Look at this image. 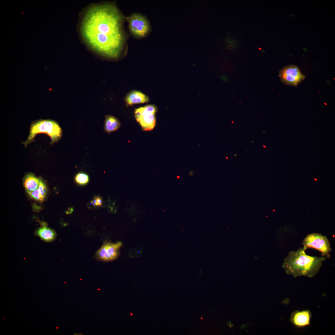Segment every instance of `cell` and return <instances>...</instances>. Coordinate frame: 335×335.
<instances>
[{
    "label": "cell",
    "mask_w": 335,
    "mask_h": 335,
    "mask_svg": "<svg viewBox=\"0 0 335 335\" xmlns=\"http://www.w3.org/2000/svg\"><path fill=\"white\" fill-rule=\"evenodd\" d=\"M128 29L134 37L143 38L147 35L151 30V26L148 19L141 14L134 13L127 18Z\"/></svg>",
    "instance_id": "cell-4"
},
{
    "label": "cell",
    "mask_w": 335,
    "mask_h": 335,
    "mask_svg": "<svg viewBox=\"0 0 335 335\" xmlns=\"http://www.w3.org/2000/svg\"><path fill=\"white\" fill-rule=\"evenodd\" d=\"M121 245L122 243L120 242L115 243H105L97 252V256L99 259L104 261L114 260L118 256V249Z\"/></svg>",
    "instance_id": "cell-8"
},
{
    "label": "cell",
    "mask_w": 335,
    "mask_h": 335,
    "mask_svg": "<svg viewBox=\"0 0 335 335\" xmlns=\"http://www.w3.org/2000/svg\"><path fill=\"white\" fill-rule=\"evenodd\" d=\"M279 76L284 83L293 86H297L305 78L299 68L293 65L284 68L280 71Z\"/></svg>",
    "instance_id": "cell-7"
},
{
    "label": "cell",
    "mask_w": 335,
    "mask_h": 335,
    "mask_svg": "<svg viewBox=\"0 0 335 335\" xmlns=\"http://www.w3.org/2000/svg\"><path fill=\"white\" fill-rule=\"evenodd\" d=\"M47 188L45 184L40 180L39 185L38 188L32 192H28L29 195L33 198L40 201H42L45 198Z\"/></svg>",
    "instance_id": "cell-14"
},
{
    "label": "cell",
    "mask_w": 335,
    "mask_h": 335,
    "mask_svg": "<svg viewBox=\"0 0 335 335\" xmlns=\"http://www.w3.org/2000/svg\"><path fill=\"white\" fill-rule=\"evenodd\" d=\"M303 248L289 252L284 259L282 267L286 273L294 277L305 276L312 278L319 271L325 257L311 256Z\"/></svg>",
    "instance_id": "cell-2"
},
{
    "label": "cell",
    "mask_w": 335,
    "mask_h": 335,
    "mask_svg": "<svg viewBox=\"0 0 335 335\" xmlns=\"http://www.w3.org/2000/svg\"><path fill=\"white\" fill-rule=\"evenodd\" d=\"M73 211V209L71 208H69L66 211L67 214L71 213Z\"/></svg>",
    "instance_id": "cell-17"
},
{
    "label": "cell",
    "mask_w": 335,
    "mask_h": 335,
    "mask_svg": "<svg viewBox=\"0 0 335 335\" xmlns=\"http://www.w3.org/2000/svg\"><path fill=\"white\" fill-rule=\"evenodd\" d=\"M201 318L202 319H203V318L202 317H201Z\"/></svg>",
    "instance_id": "cell-18"
},
{
    "label": "cell",
    "mask_w": 335,
    "mask_h": 335,
    "mask_svg": "<svg viewBox=\"0 0 335 335\" xmlns=\"http://www.w3.org/2000/svg\"><path fill=\"white\" fill-rule=\"evenodd\" d=\"M40 179L32 174H29L25 176L24 185L27 192H32L38 187Z\"/></svg>",
    "instance_id": "cell-12"
},
{
    "label": "cell",
    "mask_w": 335,
    "mask_h": 335,
    "mask_svg": "<svg viewBox=\"0 0 335 335\" xmlns=\"http://www.w3.org/2000/svg\"><path fill=\"white\" fill-rule=\"evenodd\" d=\"M123 21L115 5L95 4L82 14L79 30L83 41L92 50L105 57L116 59L123 52L126 41Z\"/></svg>",
    "instance_id": "cell-1"
},
{
    "label": "cell",
    "mask_w": 335,
    "mask_h": 335,
    "mask_svg": "<svg viewBox=\"0 0 335 335\" xmlns=\"http://www.w3.org/2000/svg\"><path fill=\"white\" fill-rule=\"evenodd\" d=\"M75 180L76 182L80 185H83L87 184L89 180L88 175L83 172L78 173L75 176Z\"/></svg>",
    "instance_id": "cell-15"
},
{
    "label": "cell",
    "mask_w": 335,
    "mask_h": 335,
    "mask_svg": "<svg viewBox=\"0 0 335 335\" xmlns=\"http://www.w3.org/2000/svg\"><path fill=\"white\" fill-rule=\"evenodd\" d=\"M42 240L46 242L53 241L56 238V233L53 229L48 227L47 225L41 226L37 229L34 233Z\"/></svg>",
    "instance_id": "cell-11"
},
{
    "label": "cell",
    "mask_w": 335,
    "mask_h": 335,
    "mask_svg": "<svg viewBox=\"0 0 335 335\" xmlns=\"http://www.w3.org/2000/svg\"><path fill=\"white\" fill-rule=\"evenodd\" d=\"M303 248L306 250L308 248H312L318 250L321 252L323 256L329 258L332 251L330 243L325 235L320 234L311 233L307 235L302 243Z\"/></svg>",
    "instance_id": "cell-5"
},
{
    "label": "cell",
    "mask_w": 335,
    "mask_h": 335,
    "mask_svg": "<svg viewBox=\"0 0 335 335\" xmlns=\"http://www.w3.org/2000/svg\"><path fill=\"white\" fill-rule=\"evenodd\" d=\"M157 109L153 105H148L136 109L134 115L137 121L145 131L152 130L154 127L156 122L155 113Z\"/></svg>",
    "instance_id": "cell-6"
},
{
    "label": "cell",
    "mask_w": 335,
    "mask_h": 335,
    "mask_svg": "<svg viewBox=\"0 0 335 335\" xmlns=\"http://www.w3.org/2000/svg\"><path fill=\"white\" fill-rule=\"evenodd\" d=\"M311 317V313L308 310H296L292 313L290 319L295 326L302 327L310 325Z\"/></svg>",
    "instance_id": "cell-9"
},
{
    "label": "cell",
    "mask_w": 335,
    "mask_h": 335,
    "mask_svg": "<svg viewBox=\"0 0 335 335\" xmlns=\"http://www.w3.org/2000/svg\"><path fill=\"white\" fill-rule=\"evenodd\" d=\"M120 126L119 121L114 117L111 115L105 116L104 130L108 133L117 130Z\"/></svg>",
    "instance_id": "cell-13"
},
{
    "label": "cell",
    "mask_w": 335,
    "mask_h": 335,
    "mask_svg": "<svg viewBox=\"0 0 335 335\" xmlns=\"http://www.w3.org/2000/svg\"><path fill=\"white\" fill-rule=\"evenodd\" d=\"M125 101L128 105L147 103L149 101L148 96L141 92L133 90L130 92L126 96Z\"/></svg>",
    "instance_id": "cell-10"
},
{
    "label": "cell",
    "mask_w": 335,
    "mask_h": 335,
    "mask_svg": "<svg viewBox=\"0 0 335 335\" xmlns=\"http://www.w3.org/2000/svg\"><path fill=\"white\" fill-rule=\"evenodd\" d=\"M47 134L51 138V144H52L58 141L62 136V130L56 122L51 120H43L38 121L31 126L30 133L26 140L23 142L26 146L33 141L36 135L38 133Z\"/></svg>",
    "instance_id": "cell-3"
},
{
    "label": "cell",
    "mask_w": 335,
    "mask_h": 335,
    "mask_svg": "<svg viewBox=\"0 0 335 335\" xmlns=\"http://www.w3.org/2000/svg\"><path fill=\"white\" fill-rule=\"evenodd\" d=\"M102 200L101 198L99 196L94 197L93 199L91 202V203L94 206H100L102 204Z\"/></svg>",
    "instance_id": "cell-16"
}]
</instances>
